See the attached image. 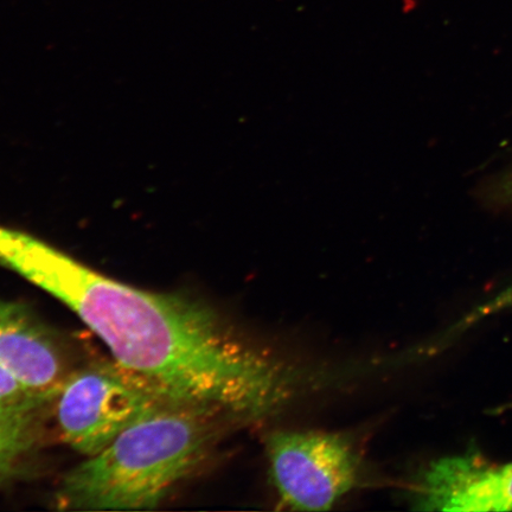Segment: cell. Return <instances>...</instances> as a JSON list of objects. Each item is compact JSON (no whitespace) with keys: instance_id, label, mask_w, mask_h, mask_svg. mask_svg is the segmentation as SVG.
Instances as JSON below:
<instances>
[{"instance_id":"obj_1","label":"cell","mask_w":512,"mask_h":512,"mask_svg":"<svg viewBox=\"0 0 512 512\" xmlns=\"http://www.w3.org/2000/svg\"><path fill=\"white\" fill-rule=\"evenodd\" d=\"M0 266L59 299L100 338L114 362L170 399L248 422L265 418L294 394L292 369L196 300L120 283L2 224Z\"/></svg>"},{"instance_id":"obj_2","label":"cell","mask_w":512,"mask_h":512,"mask_svg":"<svg viewBox=\"0 0 512 512\" xmlns=\"http://www.w3.org/2000/svg\"><path fill=\"white\" fill-rule=\"evenodd\" d=\"M223 421L233 420L195 403L160 402L64 476L57 508L155 509L207 459Z\"/></svg>"},{"instance_id":"obj_3","label":"cell","mask_w":512,"mask_h":512,"mask_svg":"<svg viewBox=\"0 0 512 512\" xmlns=\"http://www.w3.org/2000/svg\"><path fill=\"white\" fill-rule=\"evenodd\" d=\"M55 399L64 443L92 457L134 421L170 398L114 362L70 374Z\"/></svg>"},{"instance_id":"obj_4","label":"cell","mask_w":512,"mask_h":512,"mask_svg":"<svg viewBox=\"0 0 512 512\" xmlns=\"http://www.w3.org/2000/svg\"><path fill=\"white\" fill-rule=\"evenodd\" d=\"M265 446L275 489L292 510H330L360 477V454L343 434L274 431Z\"/></svg>"},{"instance_id":"obj_5","label":"cell","mask_w":512,"mask_h":512,"mask_svg":"<svg viewBox=\"0 0 512 512\" xmlns=\"http://www.w3.org/2000/svg\"><path fill=\"white\" fill-rule=\"evenodd\" d=\"M0 364L44 403L56 398L69 376L48 330L24 306L2 299Z\"/></svg>"},{"instance_id":"obj_6","label":"cell","mask_w":512,"mask_h":512,"mask_svg":"<svg viewBox=\"0 0 512 512\" xmlns=\"http://www.w3.org/2000/svg\"><path fill=\"white\" fill-rule=\"evenodd\" d=\"M41 407L0 405V484L14 475L34 447Z\"/></svg>"},{"instance_id":"obj_7","label":"cell","mask_w":512,"mask_h":512,"mask_svg":"<svg viewBox=\"0 0 512 512\" xmlns=\"http://www.w3.org/2000/svg\"><path fill=\"white\" fill-rule=\"evenodd\" d=\"M0 405L43 406L44 402L34 398V396L0 364Z\"/></svg>"},{"instance_id":"obj_8","label":"cell","mask_w":512,"mask_h":512,"mask_svg":"<svg viewBox=\"0 0 512 512\" xmlns=\"http://www.w3.org/2000/svg\"><path fill=\"white\" fill-rule=\"evenodd\" d=\"M486 200L501 207H512V171L505 172L486 188Z\"/></svg>"}]
</instances>
